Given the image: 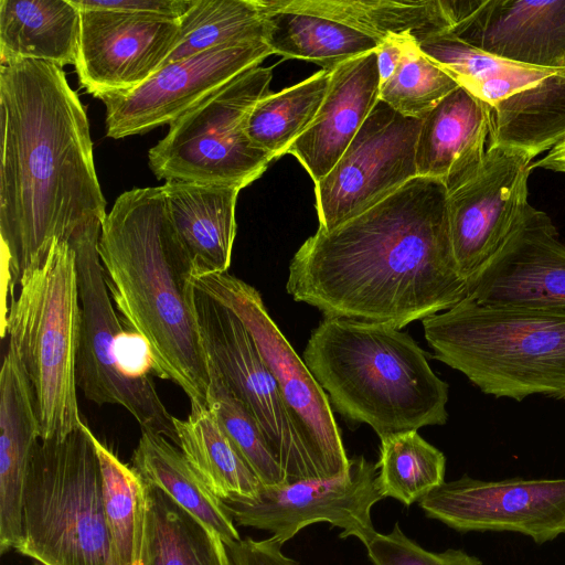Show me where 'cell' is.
<instances>
[{
  "label": "cell",
  "mask_w": 565,
  "mask_h": 565,
  "mask_svg": "<svg viewBox=\"0 0 565 565\" xmlns=\"http://www.w3.org/2000/svg\"><path fill=\"white\" fill-rule=\"evenodd\" d=\"M425 515L459 531L516 532L542 544L565 533V478L444 482L417 502Z\"/></svg>",
  "instance_id": "14"
},
{
  "label": "cell",
  "mask_w": 565,
  "mask_h": 565,
  "mask_svg": "<svg viewBox=\"0 0 565 565\" xmlns=\"http://www.w3.org/2000/svg\"><path fill=\"white\" fill-rule=\"evenodd\" d=\"M79 35L81 12L71 0H0V65H75Z\"/></svg>",
  "instance_id": "24"
},
{
  "label": "cell",
  "mask_w": 565,
  "mask_h": 565,
  "mask_svg": "<svg viewBox=\"0 0 565 565\" xmlns=\"http://www.w3.org/2000/svg\"><path fill=\"white\" fill-rule=\"evenodd\" d=\"M105 281L129 328L146 342L152 370L206 406L209 362L191 281L162 186L121 193L102 222Z\"/></svg>",
  "instance_id": "3"
},
{
  "label": "cell",
  "mask_w": 565,
  "mask_h": 565,
  "mask_svg": "<svg viewBox=\"0 0 565 565\" xmlns=\"http://www.w3.org/2000/svg\"><path fill=\"white\" fill-rule=\"evenodd\" d=\"M102 220L81 224L67 238L77 268L81 332L76 383L86 399L124 407L141 429L177 445L174 417L149 376L151 359L145 340L126 331L114 309L98 254Z\"/></svg>",
  "instance_id": "8"
},
{
  "label": "cell",
  "mask_w": 565,
  "mask_h": 565,
  "mask_svg": "<svg viewBox=\"0 0 565 565\" xmlns=\"http://www.w3.org/2000/svg\"><path fill=\"white\" fill-rule=\"evenodd\" d=\"M162 190L192 277L227 273L236 235V200L242 189L170 180Z\"/></svg>",
  "instance_id": "23"
},
{
  "label": "cell",
  "mask_w": 565,
  "mask_h": 565,
  "mask_svg": "<svg viewBox=\"0 0 565 565\" xmlns=\"http://www.w3.org/2000/svg\"><path fill=\"white\" fill-rule=\"evenodd\" d=\"M78 10H109L180 20L194 0H71Z\"/></svg>",
  "instance_id": "37"
},
{
  "label": "cell",
  "mask_w": 565,
  "mask_h": 565,
  "mask_svg": "<svg viewBox=\"0 0 565 565\" xmlns=\"http://www.w3.org/2000/svg\"><path fill=\"white\" fill-rule=\"evenodd\" d=\"M174 428L179 449L220 499L258 494L263 484L207 406L191 405L186 419L174 417Z\"/></svg>",
  "instance_id": "28"
},
{
  "label": "cell",
  "mask_w": 565,
  "mask_h": 565,
  "mask_svg": "<svg viewBox=\"0 0 565 565\" xmlns=\"http://www.w3.org/2000/svg\"><path fill=\"white\" fill-rule=\"evenodd\" d=\"M147 494L146 565H231L226 546L215 532L161 489L147 483Z\"/></svg>",
  "instance_id": "30"
},
{
  "label": "cell",
  "mask_w": 565,
  "mask_h": 565,
  "mask_svg": "<svg viewBox=\"0 0 565 565\" xmlns=\"http://www.w3.org/2000/svg\"><path fill=\"white\" fill-rule=\"evenodd\" d=\"M270 81V67H250L173 119L148 152L156 178L241 189L258 179L274 158L252 143L246 121Z\"/></svg>",
  "instance_id": "9"
},
{
  "label": "cell",
  "mask_w": 565,
  "mask_h": 565,
  "mask_svg": "<svg viewBox=\"0 0 565 565\" xmlns=\"http://www.w3.org/2000/svg\"><path fill=\"white\" fill-rule=\"evenodd\" d=\"M377 473L375 463L359 456L350 458L342 475L263 486L253 499L226 498L221 502L238 525L268 531L280 545L303 527L327 522L342 530L341 539L353 536L367 546L377 533L372 507L384 499Z\"/></svg>",
  "instance_id": "12"
},
{
  "label": "cell",
  "mask_w": 565,
  "mask_h": 565,
  "mask_svg": "<svg viewBox=\"0 0 565 565\" xmlns=\"http://www.w3.org/2000/svg\"><path fill=\"white\" fill-rule=\"evenodd\" d=\"M265 35L266 14L257 0H194L161 67L225 44L265 42Z\"/></svg>",
  "instance_id": "32"
},
{
  "label": "cell",
  "mask_w": 565,
  "mask_h": 565,
  "mask_svg": "<svg viewBox=\"0 0 565 565\" xmlns=\"http://www.w3.org/2000/svg\"><path fill=\"white\" fill-rule=\"evenodd\" d=\"M282 545L273 537L256 541L250 537L226 546L231 565H300L285 555Z\"/></svg>",
  "instance_id": "38"
},
{
  "label": "cell",
  "mask_w": 565,
  "mask_h": 565,
  "mask_svg": "<svg viewBox=\"0 0 565 565\" xmlns=\"http://www.w3.org/2000/svg\"><path fill=\"white\" fill-rule=\"evenodd\" d=\"M330 76L331 70H321L294 86L262 97L246 121V134L252 143L274 159L288 153L317 116Z\"/></svg>",
  "instance_id": "31"
},
{
  "label": "cell",
  "mask_w": 565,
  "mask_h": 565,
  "mask_svg": "<svg viewBox=\"0 0 565 565\" xmlns=\"http://www.w3.org/2000/svg\"><path fill=\"white\" fill-rule=\"evenodd\" d=\"M491 108L458 86L422 120L416 145L417 177L441 182L448 193L470 179L488 150Z\"/></svg>",
  "instance_id": "22"
},
{
  "label": "cell",
  "mask_w": 565,
  "mask_h": 565,
  "mask_svg": "<svg viewBox=\"0 0 565 565\" xmlns=\"http://www.w3.org/2000/svg\"><path fill=\"white\" fill-rule=\"evenodd\" d=\"M270 54L262 41L225 44L168 63L134 90L99 97L106 107V135L120 139L170 124Z\"/></svg>",
  "instance_id": "16"
},
{
  "label": "cell",
  "mask_w": 565,
  "mask_h": 565,
  "mask_svg": "<svg viewBox=\"0 0 565 565\" xmlns=\"http://www.w3.org/2000/svg\"><path fill=\"white\" fill-rule=\"evenodd\" d=\"M191 281L196 290L231 309L243 322L273 373L323 477L347 472L350 458L329 397L270 318L260 294L228 273L198 275Z\"/></svg>",
  "instance_id": "11"
},
{
  "label": "cell",
  "mask_w": 565,
  "mask_h": 565,
  "mask_svg": "<svg viewBox=\"0 0 565 565\" xmlns=\"http://www.w3.org/2000/svg\"><path fill=\"white\" fill-rule=\"evenodd\" d=\"M458 86L446 71L423 53L417 42L406 41L395 73L380 86V100L406 117L424 119Z\"/></svg>",
  "instance_id": "35"
},
{
  "label": "cell",
  "mask_w": 565,
  "mask_h": 565,
  "mask_svg": "<svg viewBox=\"0 0 565 565\" xmlns=\"http://www.w3.org/2000/svg\"><path fill=\"white\" fill-rule=\"evenodd\" d=\"M531 162L516 152L488 149L477 172L448 193L452 252L467 282L500 253L525 216Z\"/></svg>",
  "instance_id": "15"
},
{
  "label": "cell",
  "mask_w": 565,
  "mask_h": 565,
  "mask_svg": "<svg viewBox=\"0 0 565 565\" xmlns=\"http://www.w3.org/2000/svg\"><path fill=\"white\" fill-rule=\"evenodd\" d=\"M99 459L105 519L113 565H146L148 551L147 483L94 435Z\"/></svg>",
  "instance_id": "29"
},
{
  "label": "cell",
  "mask_w": 565,
  "mask_h": 565,
  "mask_svg": "<svg viewBox=\"0 0 565 565\" xmlns=\"http://www.w3.org/2000/svg\"><path fill=\"white\" fill-rule=\"evenodd\" d=\"M33 391L8 344L0 372V553L15 550L22 535L23 499L40 443Z\"/></svg>",
  "instance_id": "21"
},
{
  "label": "cell",
  "mask_w": 565,
  "mask_h": 565,
  "mask_svg": "<svg viewBox=\"0 0 565 565\" xmlns=\"http://www.w3.org/2000/svg\"><path fill=\"white\" fill-rule=\"evenodd\" d=\"M195 303L207 361L258 423L286 482L326 479L243 322L199 290Z\"/></svg>",
  "instance_id": "10"
},
{
  "label": "cell",
  "mask_w": 565,
  "mask_h": 565,
  "mask_svg": "<svg viewBox=\"0 0 565 565\" xmlns=\"http://www.w3.org/2000/svg\"><path fill=\"white\" fill-rule=\"evenodd\" d=\"M448 31L466 44L524 65L565 68V0H446Z\"/></svg>",
  "instance_id": "18"
},
{
  "label": "cell",
  "mask_w": 565,
  "mask_h": 565,
  "mask_svg": "<svg viewBox=\"0 0 565 565\" xmlns=\"http://www.w3.org/2000/svg\"><path fill=\"white\" fill-rule=\"evenodd\" d=\"M286 290L324 318L397 330L451 309L468 284L452 252L447 189L416 177L359 216L318 230L295 253Z\"/></svg>",
  "instance_id": "1"
},
{
  "label": "cell",
  "mask_w": 565,
  "mask_h": 565,
  "mask_svg": "<svg viewBox=\"0 0 565 565\" xmlns=\"http://www.w3.org/2000/svg\"><path fill=\"white\" fill-rule=\"evenodd\" d=\"M376 466L383 497L394 498L407 507L445 482L444 454L423 439L417 430L381 438Z\"/></svg>",
  "instance_id": "33"
},
{
  "label": "cell",
  "mask_w": 565,
  "mask_h": 565,
  "mask_svg": "<svg viewBox=\"0 0 565 565\" xmlns=\"http://www.w3.org/2000/svg\"><path fill=\"white\" fill-rule=\"evenodd\" d=\"M365 547L373 565H483L462 550L429 552L406 536L398 523L387 534L376 533Z\"/></svg>",
  "instance_id": "36"
},
{
  "label": "cell",
  "mask_w": 565,
  "mask_h": 565,
  "mask_svg": "<svg viewBox=\"0 0 565 565\" xmlns=\"http://www.w3.org/2000/svg\"><path fill=\"white\" fill-rule=\"evenodd\" d=\"M269 9L316 14L351 26L380 43L425 40L448 32L445 0H260Z\"/></svg>",
  "instance_id": "25"
},
{
  "label": "cell",
  "mask_w": 565,
  "mask_h": 565,
  "mask_svg": "<svg viewBox=\"0 0 565 565\" xmlns=\"http://www.w3.org/2000/svg\"><path fill=\"white\" fill-rule=\"evenodd\" d=\"M539 168L565 173V139L547 151L544 157L530 163L531 171Z\"/></svg>",
  "instance_id": "40"
},
{
  "label": "cell",
  "mask_w": 565,
  "mask_h": 565,
  "mask_svg": "<svg viewBox=\"0 0 565 565\" xmlns=\"http://www.w3.org/2000/svg\"><path fill=\"white\" fill-rule=\"evenodd\" d=\"M81 305L75 252L56 241L44 262L24 275L1 320L30 381L41 440H62L82 425L76 359Z\"/></svg>",
  "instance_id": "6"
},
{
  "label": "cell",
  "mask_w": 565,
  "mask_h": 565,
  "mask_svg": "<svg viewBox=\"0 0 565 565\" xmlns=\"http://www.w3.org/2000/svg\"><path fill=\"white\" fill-rule=\"evenodd\" d=\"M265 43L273 54L316 63L332 70L360 55L375 52L380 42L341 22L316 14L269 9Z\"/></svg>",
  "instance_id": "27"
},
{
  "label": "cell",
  "mask_w": 565,
  "mask_h": 565,
  "mask_svg": "<svg viewBox=\"0 0 565 565\" xmlns=\"http://www.w3.org/2000/svg\"><path fill=\"white\" fill-rule=\"evenodd\" d=\"M132 468L147 483L161 489L215 532L225 546L241 540L221 499L205 484L183 452L163 435L141 429L132 455Z\"/></svg>",
  "instance_id": "26"
},
{
  "label": "cell",
  "mask_w": 565,
  "mask_h": 565,
  "mask_svg": "<svg viewBox=\"0 0 565 565\" xmlns=\"http://www.w3.org/2000/svg\"><path fill=\"white\" fill-rule=\"evenodd\" d=\"M75 71L94 97L124 94L145 83L174 49L179 21L109 10H79Z\"/></svg>",
  "instance_id": "17"
},
{
  "label": "cell",
  "mask_w": 565,
  "mask_h": 565,
  "mask_svg": "<svg viewBox=\"0 0 565 565\" xmlns=\"http://www.w3.org/2000/svg\"><path fill=\"white\" fill-rule=\"evenodd\" d=\"M434 358L482 393L521 402L565 401V310L492 306L463 299L423 319Z\"/></svg>",
  "instance_id": "5"
},
{
  "label": "cell",
  "mask_w": 565,
  "mask_h": 565,
  "mask_svg": "<svg viewBox=\"0 0 565 565\" xmlns=\"http://www.w3.org/2000/svg\"><path fill=\"white\" fill-rule=\"evenodd\" d=\"M302 358L333 407L380 439L447 422V383L417 343L388 324L324 318Z\"/></svg>",
  "instance_id": "4"
},
{
  "label": "cell",
  "mask_w": 565,
  "mask_h": 565,
  "mask_svg": "<svg viewBox=\"0 0 565 565\" xmlns=\"http://www.w3.org/2000/svg\"><path fill=\"white\" fill-rule=\"evenodd\" d=\"M380 86L375 52L331 70L328 92L317 116L288 150L315 184L332 170L367 119L380 100Z\"/></svg>",
  "instance_id": "20"
},
{
  "label": "cell",
  "mask_w": 565,
  "mask_h": 565,
  "mask_svg": "<svg viewBox=\"0 0 565 565\" xmlns=\"http://www.w3.org/2000/svg\"><path fill=\"white\" fill-rule=\"evenodd\" d=\"M411 41V40H406ZM401 40H386L376 49L377 67L381 85L385 83L396 71L404 50V42Z\"/></svg>",
  "instance_id": "39"
},
{
  "label": "cell",
  "mask_w": 565,
  "mask_h": 565,
  "mask_svg": "<svg viewBox=\"0 0 565 565\" xmlns=\"http://www.w3.org/2000/svg\"><path fill=\"white\" fill-rule=\"evenodd\" d=\"M2 313L22 277L84 222L106 216L89 122L62 67L0 65Z\"/></svg>",
  "instance_id": "2"
},
{
  "label": "cell",
  "mask_w": 565,
  "mask_h": 565,
  "mask_svg": "<svg viewBox=\"0 0 565 565\" xmlns=\"http://www.w3.org/2000/svg\"><path fill=\"white\" fill-rule=\"evenodd\" d=\"M422 120L376 103L332 170L315 184L318 230L359 216L417 177Z\"/></svg>",
  "instance_id": "13"
},
{
  "label": "cell",
  "mask_w": 565,
  "mask_h": 565,
  "mask_svg": "<svg viewBox=\"0 0 565 565\" xmlns=\"http://www.w3.org/2000/svg\"><path fill=\"white\" fill-rule=\"evenodd\" d=\"M482 305L565 310V245L550 216L532 205L500 253L468 282Z\"/></svg>",
  "instance_id": "19"
},
{
  "label": "cell",
  "mask_w": 565,
  "mask_h": 565,
  "mask_svg": "<svg viewBox=\"0 0 565 565\" xmlns=\"http://www.w3.org/2000/svg\"><path fill=\"white\" fill-rule=\"evenodd\" d=\"M14 551L33 565H113L99 459L86 424L62 440H40Z\"/></svg>",
  "instance_id": "7"
},
{
  "label": "cell",
  "mask_w": 565,
  "mask_h": 565,
  "mask_svg": "<svg viewBox=\"0 0 565 565\" xmlns=\"http://www.w3.org/2000/svg\"><path fill=\"white\" fill-rule=\"evenodd\" d=\"M209 373L206 406L221 428L264 487L286 483L284 471L256 419L228 388L211 362Z\"/></svg>",
  "instance_id": "34"
}]
</instances>
